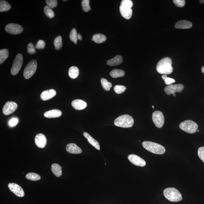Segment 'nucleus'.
<instances>
[{"mask_svg":"<svg viewBox=\"0 0 204 204\" xmlns=\"http://www.w3.org/2000/svg\"><path fill=\"white\" fill-rule=\"evenodd\" d=\"M52 171L54 175L57 177H61L62 175L61 167L57 163H54L52 165Z\"/></svg>","mask_w":204,"mask_h":204,"instance_id":"5701e85b","label":"nucleus"},{"mask_svg":"<svg viewBox=\"0 0 204 204\" xmlns=\"http://www.w3.org/2000/svg\"><path fill=\"white\" fill-rule=\"evenodd\" d=\"M126 88L123 86L116 85L114 87V89L116 94H122L126 90Z\"/></svg>","mask_w":204,"mask_h":204,"instance_id":"f704fd0d","label":"nucleus"},{"mask_svg":"<svg viewBox=\"0 0 204 204\" xmlns=\"http://www.w3.org/2000/svg\"><path fill=\"white\" fill-rule=\"evenodd\" d=\"M35 142L38 147L40 148H44L47 144V139L45 135L42 133H39L35 138Z\"/></svg>","mask_w":204,"mask_h":204,"instance_id":"2eb2a0df","label":"nucleus"},{"mask_svg":"<svg viewBox=\"0 0 204 204\" xmlns=\"http://www.w3.org/2000/svg\"><path fill=\"white\" fill-rule=\"evenodd\" d=\"M123 61V58L122 56L117 55L107 61V64L111 66H117L121 64Z\"/></svg>","mask_w":204,"mask_h":204,"instance_id":"412c9836","label":"nucleus"},{"mask_svg":"<svg viewBox=\"0 0 204 204\" xmlns=\"http://www.w3.org/2000/svg\"><path fill=\"white\" fill-rule=\"evenodd\" d=\"M128 159L132 164L135 166L141 167L146 166V162L145 160L136 155H130L128 156Z\"/></svg>","mask_w":204,"mask_h":204,"instance_id":"4468645a","label":"nucleus"},{"mask_svg":"<svg viewBox=\"0 0 204 204\" xmlns=\"http://www.w3.org/2000/svg\"><path fill=\"white\" fill-rule=\"evenodd\" d=\"M9 189L16 196L20 197H22L24 196L25 193L22 187L15 183H10L8 184Z\"/></svg>","mask_w":204,"mask_h":204,"instance_id":"ddd939ff","label":"nucleus"},{"mask_svg":"<svg viewBox=\"0 0 204 204\" xmlns=\"http://www.w3.org/2000/svg\"><path fill=\"white\" fill-rule=\"evenodd\" d=\"M18 119L16 118H14L11 119H10L9 121V124L11 127H14L16 126L18 123Z\"/></svg>","mask_w":204,"mask_h":204,"instance_id":"79ce46f5","label":"nucleus"},{"mask_svg":"<svg viewBox=\"0 0 204 204\" xmlns=\"http://www.w3.org/2000/svg\"><path fill=\"white\" fill-rule=\"evenodd\" d=\"M79 70L78 67L75 66H72L68 71V75L72 79H75L78 76Z\"/></svg>","mask_w":204,"mask_h":204,"instance_id":"393cba45","label":"nucleus"},{"mask_svg":"<svg viewBox=\"0 0 204 204\" xmlns=\"http://www.w3.org/2000/svg\"><path fill=\"white\" fill-rule=\"evenodd\" d=\"M77 35L78 34H77L76 30L75 28H73L70 31L69 37L70 40L74 42L75 44H77V40H78Z\"/></svg>","mask_w":204,"mask_h":204,"instance_id":"473e14b6","label":"nucleus"},{"mask_svg":"<svg viewBox=\"0 0 204 204\" xmlns=\"http://www.w3.org/2000/svg\"><path fill=\"white\" fill-rule=\"evenodd\" d=\"M63 1H67V0H63Z\"/></svg>","mask_w":204,"mask_h":204,"instance_id":"09e8293b","label":"nucleus"},{"mask_svg":"<svg viewBox=\"0 0 204 204\" xmlns=\"http://www.w3.org/2000/svg\"><path fill=\"white\" fill-rule=\"evenodd\" d=\"M142 145L146 150L154 154L162 155L166 151L164 147L155 142L145 141L142 142Z\"/></svg>","mask_w":204,"mask_h":204,"instance_id":"f03ea898","label":"nucleus"},{"mask_svg":"<svg viewBox=\"0 0 204 204\" xmlns=\"http://www.w3.org/2000/svg\"><path fill=\"white\" fill-rule=\"evenodd\" d=\"M163 194L167 199L172 202H178L182 200L181 193L175 188H168L163 191Z\"/></svg>","mask_w":204,"mask_h":204,"instance_id":"20e7f679","label":"nucleus"},{"mask_svg":"<svg viewBox=\"0 0 204 204\" xmlns=\"http://www.w3.org/2000/svg\"><path fill=\"white\" fill-rule=\"evenodd\" d=\"M172 65V61L170 58H163L157 63L156 67V70L158 73L161 74H170L173 71Z\"/></svg>","mask_w":204,"mask_h":204,"instance_id":"f257e3e1","label":"nucleus"},{"mask_svg":"<svg viewBox=\"0 0 204 204\" xmlns=\"http://www.w3.org/2000/svg\"><path fill=\"white\" fill-rule=\"evenodd\" d=\"M93 40L97 44H101L104 42L106 40V36L102 34H96L93 36Z\"/></svg>","mask_w":204,"mask_h":204,"instance_id":"b1692460","label":"nucleus"},{"mask_svg":"<svg viewBox=\"0 0 204 204\" xmlns=\"http://www.w3.org/2000/svg\"><path fill=\"white\" fill-rule=\"evenodd\" d=\"M23 62V58L22 54H18L14 60L11 70V73L13 75H16L18 74L21 68Z\"/></svg>","mask_w":204,"mask_h":204,"instance_id":"6e6552de","label":"nucleus"},{"mask_svg":"<svg viewBox=\"0 0 204 204\" xmlns=\"http://www.w3.org/2000/svg\"><path fill=\"white\" fill-rule=\"evenodd\" d=\"M9 52L7 49H3L0 50V64H2L8 58Z\"/></svg>","mask_w":204,"mask_h":204,"instance_id":"cd10ccee","label":"nucleus"},{"mask_svg":"<svg viewBox=\"0 0 204 204\" xmlns=\"http://www.w3.org/2000/svg\"><path fill=\"white\" fill-rule=\"evenodd\" d=\"M90 1L89 0H83L81 2V5L82 10L85 12H88L91 10L90 6L89 5Z\"/></svg>","mask_w":204,"mask_h":204,"instance_id":"72a5a7b5","label":"nucleus"},{"mask_svg":"<svg viewBox=\"0 0 204 204\" xmlns=\"http://www.w3.org/2000/svg\"><path fill=\"white\" fill-rule=\"evenodd\" d=\"M27 51L28 53L30 54H34L36 53L34 45L32 43H29L27 46Z\"/></svg>","mask_w":204,"mask_h":204,"instance_id":"4c0bfd02","label":"nucleus"},{"mask_svg":"<svg viewBox=\"0 0 204 204\" xmlns=\"http://www.w3.org/2000/svg\"><path fill=\"white\" fill-rule=\"evenodd\" d=\"M110 74L112 78H115L124 76L125 75V72L123 70L115 69L111 71Z\"/></svg>","mask_w":204,"mask_h":204,"instance_id":"a878e982","label":"nucleus"},{"mask_svg":"<svg viewBox=\"0 0 204 204\" xmlns=\"http://www.w3.org/2000/svg\"><path fill=\"white\" fill-rule=\"evenodd\" d=\"M198 155L199 157L204 163V147H201L198 149Z\"/></svg>","mask_w":204,"mask_h":204,"instance_id":"58836bf2","label":"nucleus"},{"mask_svg":"<svg viewBox=\"0 0 204 204\" xmlns=\"http://www.w3.org/2000/svg\"><path fill=\"white\" fill-rule=\"evenodd\" d=\"M67 152L72 154H80L82 152V149L74 143L68 144L66 147Z\"/></svg>","mask_w":204,"mask_h":204,"instance_id":"a211bd4d","label":"nucleus"},{"mask_svg":"<svg viewBox=\"0 0 204 204\" xmlns=\"http://www.w3.org/2000/svg\"><path fill=\"white\" fill-rule=\"evenodd\" d=\"M72 105L76 110H80L85 109L87 106V104L83 100H75L72 102Z\"/></svg>","mask_w":204,"mask_h":204,"instance_id":"f3484780","label":"nucleus"},{"mask_svg":"<svg viewBox=\"0 0 204 204\" xmlns=\"http://www.w3.org/2000/svg\"><path fill=\"white\" fill-rule=\"evenodd\" d=\"M197 132H199V130H197Z\"/></svg>","mask_w":204,"mask_h":204,"instance_id":"8fccbe9b","label":"nucleus"},{"mask_svg":"<svg viewBox=\"0 0 204 204\" xmlns=\"http://www.w3.org/2000/svg\"><path fill=\"white\" fill-rule=\"evenodd\" d=\"M133 3L131 0H123L119 7V10L122 16L127 19L131 18L132 15L131 8Z\"/></svg>","mask_w":204,"mask_h":204,"instance_id":"7ed1b4c3","label":"nucleus"},{"mask_svg":"<svg viewBox=\"0 0 204 204\" xmlns=\"http://www.w3.org/2000/svg\"><path fill=\"white\" fill-rule=\"evenodd\" d=\"M172 95H173L174 97H175L176 96V95H175V94H174Z\"/></svg>","mask_w":204,"mask_h":204,"instance_id":"49530a36","label":"nucleus"},{"mask_svg":"<svg viewBox=\"0 0 204 204\" xmlns=\"http://www.w3.org/2000/svg\"><path fill=\"white\" fill-rule=\"evenodd\" d=\"M174 3L178 7H183L185 4V1L184 0H174Z\"/></svg>","mask_w":204,"mask_h":204,"instance_id":"ea45409f","label":"nucleus"},{"mask_svg":"<svg viewBox=\"0 0 204 204\" xmlns=\"http://www.w3.org/2000/svg\"><path fill=\"white\" fill-rule=\"evenodd\" d=\"M77 39L79 40H82V37L80 34H78L77 35Z\"/></svg>","mask_w":204,"mask_h":204,"instance_id":"37998d69","label":"nucleus"},{"mask_svg":"<svg viewBox=\"0 0 204 204\" xmlns=\"http://www.w3.org/2000/svg\"><path fill=\"white\" fill-rule=\"evenodd\" d=\"M192 24L191 22L187 20H181L175 24V27L178 29H189L192 27Z\"/></svg>","mask_w":204,"mask_h":204,"instance_id":"6ab92c4d","label":"nucleus"},{"mask_svg":"<svg viewBox=\"0 0 204 204\" xmlns=\"http://www.w3.org/2000/svg\"><path fill=\"white\" fill-rule=\"evenodd\" d=\"M184 86L182 84H177L175 85H169L165 88L164 90L165 93L169 95L175 94L176 92H180L183 89Z\"/></svg>","mask_w":204,"mask_h":204,"instance_id":"f8f14e48","label":"nucleus"},{"mask_svg":"<svg viewBox=\"0 0 204 204\" xmlns=\"http://www.w3.org/2000/svg\"><path fill=\"white\" fill-rule=\"evenodd\" d=\"M101 85L103 88L106 91H109L111 87H112V84L110 82L108 81L106 79L102 78L101 80Z\"/></svg>","mask_w":204,"mask_h":204,"instance_id":"2f4dec72","label":"nucleus"},{"mask_svg":"<svg viewBox=\"0 0 204 204\" xmlns=\"http://www.w3.org/2000/svg\"><path fill=\"white\" fill-rule=\"evenodd\" d=\"M162 78L164 80L165 84L168 86L171 85V84L174 83L176 81L174 79L169 78L166 75L162 76Z\"/></svg>","mask_w":204,"mask_h":204,"instance_id":"c9c22d12","label":"nucleus"},{"mask_svg":"<svg viewBox=\"0 0 204 204\" xmlns=\"http://www.w3.org/2000/svg\"><path fill=\"white\" fill-rule=\"evenodd\" d=\"M26 178L31 181H36L40 180L41 178L40 176L34 172H30L26 175Z\"/></svg>","mask_w":204,"mask_h":204,"instance_id":"c85d7f7f","label":"nucleus"},{"mask_svg":"<svg viewBox=\"0 0 204 204\" xmlns=\"http://www.w3.org/2000/svg\"><path fill=\"white\" fill-rule=\"evenodd\" d=\"M152 108L153 109H154V105H152Z\"/></svg>","mask_w":204,"mask_h":204,"instance_id":"de8ad7c7","label":"nucleus"},{"mask_svg":"<svg viewBox=\"0 0 204 204\" xmlns=\"http://www.w3.org/2000/svg\"><path fill=\"white\" fill-rule=\"evenodd\" d=\"M45 46V42L43 40H38L36 45V48L38 49H44Z\"/></svg>","mask_w":204,"mask_h":204,"instance_id":"a19ab883","label":"nucleus"},{"mask_svg":"<svg viewBox=\"0 0 204 204\" xmlns=\"http://www.w3.org/2000/svg\"><path fill=\"white\" fill-rule=\"evenodd\" d=\"M179 127L181 130L186 132L192 134L196 133L197 131L198 125L194 121L188 120L181 123Z\"/></svg>","mask_w":204,"mask_h":204,"instance_id":"423d86ee","label":"nucleus"},{"mask_svg":"<svg viewBox=\"0 0 204 204\" xmlns=\"http://www.w3.org/2000/svg\"><path fill=\"white\" fill-rule=\"evenodd\" d=\"M37 67V63L36 60H32L28 63L24 71L25 78L29 79L32 77L36 72Z\"/></svg>","mask_w":204,"mask_h":204,"instance_id":"0eeeda50","label":"nucleus"},{"mask_svg":"<svg viewBox=\"0 0 204 204\" xmlns=\"http://www.w3.org/2000/svg\"><path fill=\"white\" fill-rule=\"evenodd\" d=\"M11 8V5L7 1L3 0L0 1V12H7Z\"/></svg>","mask_w":204,"mask_h":204,"instance_id":"bb28decb","label":"nucleus"},{"mask_svg":"<svg viewBox=\"0 0 204 204\" xmlns=\"http://www.w3.org/2000/svg\"><path fill=\"white\" fill-rule=\"evenodd\" d=\"M7 32L12 35H18L22 33L23 28L19 24L10 23L7 25L5 27Z\"/></svg>","mask_w":204,"mask_h":204,"instance_id":"9d476101","label":"nucleus"},{"mask_svg":"<svg viewBox=\"0 0 204 204\" xmlns=\"http://www.w3.org/2000/svg\"><path fill=\"white\" fill-rule=\"evenodd\" d=\"M56 91L54 89H50L44 91L40 95V98L43 101H47L52 99L56 95Z\"/></svg>","mask_w":204,"mask_h":204,"instance_id":"dca6fc26","label":"nucleus"},{"mask_svg":"<svg viewBox=\"0 0 204 204\" xmlns=\"http://www.w3.org/2000/svg\"><path fill=\"white\" fill-rule=\"evenodd\" d=\"M45 2L47 6L52 9L58 6L57 0H46Z\"/></svg>","mask_w":204,"mask_h":204,"instance_id":"e433bc0d","label":"nucleus"},{"mask_svg":"<svg viewBox=\"0 0 204 204\" xmlns=\"http://www.w3.org/2000/svg\"><path fill=\"white\" fill-rule=\"evenodd\" d=\"M134 124V120L131 116L124 115L119 116L114 121L115 126L123 128L132 127Z\"/></svg>","mask_w":204,"mask_h":204,"instance_id":"39448f33","label":"nucleus"},{"mask_svg":"<svg viewBox=\"0 0 204 204\" xmlns=\"http://www.w3.org/2000/svg\"><path fill=\"white\" fill-rule=\"evenodd\" d=\"M200 2L201 3H204V0H200Z\"/></svg>","mask_w":204,"mask_h":204,"instance_id":"a18cd8bd","label":"nucleus"},{"mask_svg":"<svg viewBox=\"0 0 204 204\" xmlns=\"http://www.w3.org/2000/svg\"><path fill=\"white\" fill-rule=\"evenodd\" d=\"M54 44L56 50H59L63 45L62 38L60 36H58L54 40Z\"/></svg>","mask_w":204,"mask_h":204,"instance_id":"c756f323","label":"nucleus"},{"mask_svg":"<svg viewBox=\"0 0 204 204\" xmlns=\"http://www.w3.org/2000/svg\"><path fill=\"white\" fill-rule=\"evenodd\" d=\"M201 70L202 72L204 73V66H203L202 67Z\"/></svg>","mask_w":204,"mask_h":204,"instance_id":"c03bdc74","label":"nucleus"},{"mask_svg":"<svg viewBox=\"0 0 204 204\" xmlns=\"http://www.w3.org/2000/svg\"><path fill=\"white\" fill-rule=\"evenodd\" d=\"M152 119L156 127L159 128L163 127L165 123V117L162 112L158 110L153 112Z\"/></svg>","mask_w":204,"mask_h":204,"instance_id":"1a4fd4ad","label":"nucleus"},{"mask_svg":"<svg viewBox=\"0 0 204 204\" xmlns=\"http://www.w3.org/2000/svg\"><path fill=\"white\" fill-rule=\"evenodd\" d=\"M17 104L15 102H7L3 108V113L8 115L14 113L17 109Z\"/></svg>","mask_w":204,"mask_h":204,"instance_id":"9b49d317","label":"nucleus"},{"mask_svg":"<svg viewBox=\"0 0 204 204\" xmlns=\"http://www.w3.org/2000/svg\"><path fill=\"white\" fill-rule=\"evenodd\" d=\"M62 112L58 109L50 110L45 112L44 114V116L49 118H56L61 117L62 115Z\"/></svg>","mask_w":204,"mask_h":204,"instance_id":"aec40b11","label":"nucleus"},{"mask_svg":"<svg viewBox=\"0 0 204 204\" xmlns=\"http://www.w3.org/2000/svg\"><path fill=\"white\" fill-rule=\"evenodd\" d=\"M83 135L84 137L87 139L90 145L93 146L97 150H100V145L99 142L98 141H97L96 140H95L92 137H91L89 133L86 132L83 133Z\"/></svg>","mask_w":204,"mask_h":204,"instance_id":"4be33fe9","label":"nucleus"},{"mask_svg":"<svg viewBox=\"0 0 204 204\" xmlns=\"http://www.w3.org/2000/svg\"><path fill=\"white\" fill-rule=\"evenodd\" d=\"M44 10L45 15L49 18L52 19L55 16L53 10L48 6H45L44 8Z\"/></svg>","mask_w":204,"mask_h":204,"instance_id":"7c9ffc66","label":"nucleus"}]
</instances>
